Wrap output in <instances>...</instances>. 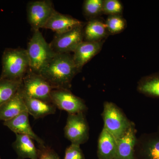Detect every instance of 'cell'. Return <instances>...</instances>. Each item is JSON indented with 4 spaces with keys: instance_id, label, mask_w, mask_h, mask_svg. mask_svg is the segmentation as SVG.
<instances>
[{
    "instance_id": "1",
    "label": "cell",
    "mask_w": 159,
    "mask_h": 159,
    "mask_svg": "<svg viewBox=\"0 0 159 159\" xmlns=\"http://www.w3.org/2000/svg\"><path fill=\"white\" fill-rule=\"evenodd\" d=\"M79 72L69 53L56 54L39 71V74L55 89H68Z\"/></svg>"
},
{
    "instance_id": "2",
    "label": "cell",
    "mask_w": 159,
    "mask_h": 159,
    "mask_svg": "<svg viewBox=\"0 0 159 159\" xmlns=\"http://www.w3.org/2000/svg\"><path fill=\"white\" fill-rule=\"evenodd\" d=\"M2 71L0 78L22 81L30 69L26 49L6 48L2 56Z\"/></svg>"
},
{
    "instance_id": "3",
    "label": "cell",
    "mask_w": 159,
    "mask_h": 159,
    "mask_svg": "<svg viewBox=\"0 0 159 159\" xmlns=\"http://www.w3.org/2000/svg\"><path fill=\"white\" fill-rule=\"evenodd\" d=\"M26 51L30 70L37 74L56 54L39 30L34 31Z\"/></svg>"
},
{
    "instance_id": "4",
    "label": "cell",
    "mask_w": 159,
    "mask_h": 159,
    "mask_svg": "<svg viewBox=\"0 0 159 159\" xmlns=\"http://www.w3.org/2000/svg\"><path fill=\"white\" fill-rule=\"evenodd\" d=\"M102 117L104 122L103 127L116 141L127 131L133 124L119 107L111 102H104Z\"/></svg>"
},
{
    "instance_id": "5",
    "label": "cell",
    "mask_w": 159,
    "mask_h": 159,
    "mask_svg": "<svg viewBox=\"0 0 159 159\" xmlns=\"http://www.w3.org/2000/svg\"><path fill=\"white\" fill-rule=\"evenodd\" d=\"M21 88L25 96L51 102V94L54 89L40 74L30 69L23 78Z\"/></svg>"
},
{
    "instance_id": "6",
    "label": "cell",
    "mask_w": 159,
    "mask_h": 159,
    "mask_svg": "<svg viewBox=\"0 0 159 159\" xmlns=\"http://www.w3.org/2000/svg\"><path fill=\"white\" fill-rule=\"evenodd\" d=\"M89 126L84 113L68 114L64 128L65 136L71 144L82 145L89 139Z\"/></svg>"
},
{
    "instance_id": "7",
    "label": "cell",
    "mask_w": 159,
    "mask_h": 159,
    "mask_svg": "<svg viewBox=\"0 0 159 159\" xmlns=\"http://www.w3.org/2000/svg\"><path fill=\"white\" fill-rule=\"evenodd\" d=\"M51 97V102L56 108L68 114L84 113L88 109L84 101L68 89H53Z\"/></svg>"
},
{
    "instance_id": "8",
    "label": "cell",
    "mask_w": 159,
    "mask_h": 159,
    "mask_svg": "<svg viewBox=\"0 0 159 159\" xmlns=\"http://www.w3.org/2000/svg\"><path fill=\"white\" fill-rule=\"evenodd\" d=\"M55 10L53 2L49 0L32 1L28 3V20L33 31L44 28Z\"/></svg>"
},
{
    "instance_id": "9",
    "label": "cell",
    "mask_w": 159,
    "mask_h": 159,
    "mask_svg": "<svg viewBox=\"0 0 159 159\" xmlns=\"http://www.w3.org/2000/svg\"><path fill=\"white\" fill-rule=\"evenodd\" d=\"M83 26L61 34H55L50 45L55 54H66L74 52L83 41Z\"/></svg>"
},
{
    "instance_id": "10",
    "label": "cell",
    "mask_w": 159,
    "mask_h": 159,
    "mask_svg": "<svg viewBox=\"0 0 159 159\" xmlns=\"http://www.w3.org/2000/svg\"><path fill=\"white\" fill-rule=\"evenodd\" d=\"M135 155L139 159H159V132L145 134L137 139Z\"/></svg>"
},
{
    "instance_id": "11",
    "label": "cell",
    "mask_w": 159,
    "mask_h": 159,
    "mask_svg": "<svg viewBox=\"0 0 159 159\" xmlns=\"http://www.w3.org/2000/svg\"><path fill=\"white\" fill-rule=\"evenodd\" d=\"M29 115L28 111H25L17 116L3 122V124L16 134H20L29 136L36 141L40 146H44L45 142L43 139L32 130L29 122Z\"/></svg>"
},
{
    "instance_id": "12",
    "label": "cell",
    "mask_w": 159,
    "mask_h": 159,
    "mask_svg": "<svg viewBox=\"0 0 159 159\" xmlns=\"http://www.w3.org/2000/svg\"><path fill=\"white\" fill-rule=\"evenodd\" d=\"M137 140L136 129L133 123L127 131L117 140L113 159H136L135 147Z\"/></svg>"
},
{
    "instance_id": "13",
    "label": "cell",
    "mask_w": 159,
    "mask_h": 159,
    "mask_svg": "<svg viewBox=\"0 0 159 159\" xmlns=\"http://www.w3.org/2000/svg\"><path fill=\"white\" fill-rule=\"evenodd\" d=\"M81 26L83 23L79 20L55 10L43 29H51L56 34H61Z\"/></svg>"
},
{
    "instance_id": "14",
    "label": "cell",
    "mask_w": 159,
    "mask_h": 159,
    "mask_svg": "<svg viewBox=\"0 0 159 159\" xmlns=\"http://www.w3.org/2000/svg\"><path fill=\"white\" fill-rule=\"evenodd\" d=\"M102 43L99 42L83 41L74 51L73 59L78 71H80L100 51Z\"/></svg>"
},
{
    "instance_id": "15",
    "label": "cell",
    "mask_w": 159,
    "mask_h": 159,
    "mask_svg": "<svg viewBox=\"0 0 159 159\" xmlns=\"http://www.w3.org/2000/svg\"><path fill=\"white\" fill-rule=\"evenodd\" d=\"M25 111L27 108L20 86L12 98L0 106V121H8Z\"/></svg>"
},
{
    "instance_id": "16",
    "label": "cell",
    "mask_w": 159,
    "mask_h": 159,
    "mask_svg": "<svg viewBox=\"0 0 159 159\" xmlns=\"http://www.w3.org/2000/svg\"><path fill=\"white\" fill-rule=\"evenodd\" d=\"M12 147L18 158L21 159H38V150L33 140L26 135L16 134Z\"/></svg>"
},
{
    "instance_id": "17",
    "label": "cell",
    "mask_w": 159,
    "mask_h": 159,
    "mask_svg": "<svg viewBox=\"0 0 159 159\" xmlns=\"http://www.w3.org/2000/svg\"><path fill=\"white\" fill-rule=\"evenodd\" d=\"M23 95L27 111L34 119L44 118L56 112L57 108L52 102L31 98L23 93Z\"/></svg>"
},
{
    "instance_id": "18",
    "label": "cell",
    "mask_w": 159,
    "mask_h": 159,
    "mask_svg": "<svg viewBox=\"0 0 159 159\" xmlns=\"http://www.w3.org/2000/svg\"><path fill=\"white\" fill-rule=\"evenodd\" d=\"M116 145V139L103 127L98 139L97 152L99 159H113Z\"/></svg>"
},
{
    "instance_id": "19",
    "label": "cell",
    "mask_w": 159,
    "mask_h": 159,
    "mask_svg": "<svg viewBox=\"0 0 159 159\" xmlns=\"http://www.w3.org/2000/svg\"><path fill=\"white\" fill-rule=\"evenodd\" d=\"M105 24L97 20H92L87 24L84 35L87 41L99 42L105 37L107 32Z\"/></svg>"
},
{
    "instance_id": "20",
    "label": "cell",
    "mask_w": 159,
    "mask_h": 159,
    "mask_svg": "<svg viewBox=\"0 0 159 159\" xmlns=\"http://www.w3.org/2000/svg\"><path fill=\"white\" fill-rule=\"evenodd\" d=\"M138 90L146 96L159 98V74L143 78L139 83Z\"/></svg>"
},
{
    "instance_id": "21",
    "label": "cell",
    "mask_w": 159,
    "mask_h": 159,
    "mask_svg": "<svg viewBox=\"0 0 159 159\" xmlns=\"http://www.w3.org/2000/svg\"><path fill=\"white\" fill-rule=\"evenodd\" d=\"M22 81L0 78V106L15 95L20 87Z\"/></svg>"
},
{
    "instance_id": "22",
    "label": "cell",
    "mask_w": 159,
    "mask_h": 159,
    "mask_svg": "<svg viewBox=\"0 0 159 159\" xmlns=\"http://www.w3.org/2000/svg\"><path fill=\"white\" fill-rule=\"evenodd\" d=\"M103 1L102 0H86L84 2L83 11L88 17H94L102 11Z\"/></svg>"
},
{
    "instance_id": "23",
    "label": "cell",
    "mask_w": 159,
    "mask_h": 159,
    "mask_svg": "<svg viewBox=\"0 0 159 159\" xmlns=\"http://www.w3.org/2000/svg\"><path fill=\"white\" fill-rule=\"evenodd\" d=\"M107 31L111 34H117L123 31L125 27V22L119 15L110 16L106 22Z\"/></svg>"
},
{
    "instance_id": "24",
    "label": "cell",
    "mask_w": 159,
    "mask_h": 159,
    "mask_svg": "<svg viewBox=\"0 0 159 159\" xmlns=\"http://www.w3.org/2000/svg\"><path fill=\"white\" fill-rule=\"evenodd\" d=\"M123 7L118 0L103 1L102 12L110 16L119 15L122 13Z\"/></svg>"
},
{
    "instance_id": "25",
    "label": "cell",
    "mask_w": 159,
    "mask_h": 159,
    "mask_svg": "<svg viewBox=\"0 0 159 159\" xmlns=\"http://www.w3.org/2000/svg\"><path fill=\"white\" fill-rule=\"evenodd\" d=\"M64 159H85L80 145L71 144L66 148Z\"/></svg>"
},
{
    "instance_id": "26",
    "label": "cell",
    "mask_w": 159,
    "mask_h": 159,
    "mask_svg": "<svg viewBox=\"0 0 159 159\" xmlns=\"http://www.w3.org/2000/svg\"><path fill=\"white\" fill-rule=\"evenodd\" d=\"M38 150V159H61L56 152L48 146H40Z\"/></svg>"
},
{
    "instance_id": "27",
    "label": "cell",
    "mask_w": 159,
    "mask_h": 159,
    "mask_svg": "<svg viewBox=\"0 0 159 159\" xmlns=\"http://www.w3.org/2000/svg\"><path fill=\"white\" fill-rule=\"evenodd\" d=\"M20 159V158H17V159Z\"/></svg>"
},
{
    "instance_id": "28",
    "label": "cell",
    "mask_w": 159,
    "mask_h": 159,
    "mask_svg": "<svg viewBox=\"0 0 159 159\" xmlns=\"http://www.w3.org/2000/svg\"></svg>"
}]
</instances>
